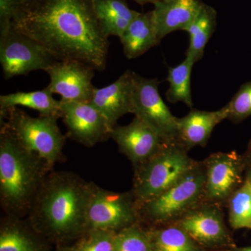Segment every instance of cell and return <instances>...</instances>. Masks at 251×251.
I'll use <instances>...</instances> for the list:
<instances>
[{"label":"cell","instance_id":"6da1fadb","mask_svg":"<svg viewBox=\"0 0 251 251\" xmlns=\"http://www.w3.org/2000/svg\"><path fill=\"white\" fill-rule=\"evenodd\" d=\"M12 27L39 42L57 61L106 67L109 40L92 0H31L18 4Z\"/></svg>","mask_w":251,"mask_h":251},{"label":"cell","instance_id":"7a4b0ae2","mask_svg":"<svg viewBox=\"0 0 251 251\" xmlns=\"http://www.w3.org/2000/svg\"><path fill=\"white\" fill-rule=\"evenodd\" d=\"M94 186L75 173L51 171L31 206L28 221L36 231L59 239L85 234Z\"/></svg>","mask_w":251,"mask_h":251},{"label":"cell","instance_id":"3957f363","mask_svg":"<svg viewBox=\"0 0 251 251\" xmlns=\"http://www.w3.org/2000/svg\"><path fill=\"white\" fill-rule=\"evenodd\" d=\"M52 168L25 148L1 126L0 129V203L6 216H27Z\"/></svg>","mask_w":251,"mask_h":251},{"label":"cell","instance_id":"277c9868","mask_svg":"<svg viewBox=\"0 0 251 251\" xmlns=\"http://www.w3.org/2000/svg\"><path fill=\"white\" fill-rule=\"evenodd\" d=\"M200 161L177 143H166L148 161L134 167L130 190L138 205L164 192Z\"/></svg>","mask_w":251,"mask_h":251},{"label":"cell","instance_id":"5b68a950","mask_svg":"<svg viewBox=\"0 0 251 251\" xmlns=\"http://www.w3.org/2000/svg\"><path fill=\"white\" fill-rule=\"evenodd\" d=\"M204 170L200 161L179 181L156 197L139 205L140 224L153 227L175 224L204 201Z\"/></svg>","mask_w":251,"mask_h":251},{"label":"cell","instance_id":"8992f818","mask_svg":"<svg viewBox=\"0 0 251 251\" xmlns=\"http://www.w3.org/2000/svg\"><path fill=\"white\" fill-rule=\"evenodd\" d=\"M0 111L1 126L6 127L23 146L52 168L62 160L66 138L57 125L59 117L41 115L33 117L17 107Z\"/></svg>","mask_w":251,"mask_h":251},{"label":"cell","instance_id":"52a82bcc","mask_svg":"<svg viewBox=\"0 0 251 251\" xmlns=\"http://www.w3.org/2000/svg\"><path fill=\"white\" fill-rule=\"evenodd\" d=\"M140 224L139 205L131 191L113 192L94 184L87 215V231L117 232Z\"/></svg>","mask_w":251,"mask_h":251},{"label":"cell","instance_id":"ba28073f","mask_svg":"<svg viewBox=\"0 0 251 251\" xmlns=\"http://www.w3.org/2000/svg\"><path fill=\"white\" fill-rule=\"evenodd\" d=\"M159 81L134 72L132 113L151 127L165 143H176L177 117L172 114L158 91Z\"/></svg>","mask_w":251,"mask_h":251},{"label":"cell","instance_id":"9c48e42d","mask_svg":"<svg viewBox=\"0 0 251 251\" xmlns=\"http://www.w3.org/2000/svg\"><path fill=\"white\" fill-rule=\"evenodd\" d=\"M57 62L39 42L11 28L0 36V62L5 79L46 69Z\"/></svg>","mask_w":251,"mask_h":251},{"label":"cell","instance_id":"30bf717a","mask_svg":"<svg viewBox=\"0 0 251 251\" xmlns=\"http://www.w3.org/2000/svg\"><path fill=\"white\" fill-rule=\"evenodd\" d=\"M198 245L206 249H233V239L226 227L223 206L202 201L175 224Z\"/></svg>","mask_w":251,"mask_h":251},{"label":"cell","instance_id":"8fae6325","mask_svg":"<svg viewBox=\"0 0 251 251\" xmlns=\"http://www.w3.org/2000/svg\"><path fill=\"white\" fill-rule=\"evenodd\" d=\"M204 170V201L224 206L244 181L242 154L235 151L211 153L202 161Z\"/></svg>","mask_w":251,"mask_h":251},{"label":"cell","instance_id":"7c38bea8","mask_svg":"<svg viewBox=\"0 0 251 251\" xmlns=\"http://www.w3.org/2000/svg\"><path fill=\"white\" fill-rule=\"evenodd\" d=\"M60 101L62 118L69 138L87 148L110 138L113 128L89 102Z\"/></svg>","mask_w":251,"mask_h":251},{"label":"cell","instance_id":"4fadbf2b","mask_svg":"<svg viewBox=\"0 0 251 251\" xmlns=\"http://www.w3.org/2000/svg\"><path fill=\"white\" fill-rule=\"evenodd\" d=\"M94 71L78 61H57L45 71L50 78L48 87L62 100L90 102L96 88L92 84Z\"/></svg>","mask_w":251,"mask_h":251},{"label":"cell","instance_id":"5bb4252c","mask_svg":"<svg viewBox=\"0 0 251 251\" xmlns=\"http://www.w3.org/2000/svg\"><path fill=\"white\" fill-rule=\"evenodd\" d=\"M110 138L133 168L148 161L166 144L151 127L137 117L128 125L115 126Z\"/></svg>","mask_w":251,"mask_h":251},{"label":"cell","instance_id":"9a60e30c","mask_svg":"<svg viewBox=\"0 0 251 251\" xmlns=\"http://www.w3.org/2000/svg\"><path fill=\"white\" fill-rule=\"evenodd\" d=\"M133 74L126 70L112 84L94 89L89 102L105 117L112 128L126 114L132 113Z\"/></svg>","mask_w":251,"mask_h":251},{"label":"cell","instance_id":"2e32d148","mask_svg":"<svg viewBox=\"0 0 251 251\" xmlns=\"http://www.w3.org/2000/svg\"><path fill=\"white\" fill-rule=\"evenodd\" d=\"M228 106L216 111L191 109L186 116L178 118L176 143L188 151L196 147H205L214 128L228 117Z\"/></svg>","mask_w":251,"mask_h":251},{"label":"cell","instance_id":"e0dca14e","mask_svg":"<svg viewBox=\"0 0 251 251\" xmlns=\"http://www.w3.org/2000/svg\"><path fill=\"white\" fill-rule=\"evenodd\" d=\"M204 3L202 0H159L152 10L160 42L173 31H187Z\"/></svg>","mask_w":251,"mask_h":251},{"label":"cell","instance_id":"ac0fdd59","mask_svg":"<svg viewBox=\"0 0 251 251\" xmlns=\"http://www.w3.org/2000/svg\"><path fill=\"white\" fill-rule=\"evenodd\" d=\"M124 53L128 59L143 55L149 50L158 45L156 23L153 11L139 14L130 23L120 38Z\"/></svg>","mask_w":251,"mask_h":251},{"label":"cell","instance_id":"d6986e66","mask_svg":"<svg viewBox=\"0 0 251 251\" xmlns=\"http://www.w3.org/2000/svg\"><path fill=\"white\" fill-rule=\"evenodd\" d=\"M94 13L107 36L121 37L140 12L130 9L126 0H92Z\"/></svg>","mask_w":251,"mask_h":251},{"label":"cell","instance_id":"ffe728a7","mask_svg":"<svg viewBox=\"0 0 251 251\" xmlns=\"http://www.w3.org/2000/svg\"><path fill=\"white\" fill-rule=\"evenodd\" d=\"M49 87L34 92H18L1 95L0 97V109L16 108L18 106L33 109L41 115L62 117L61 101L52 97Z\"/></svg>","mask_w":251,"mask_h":251},{"label":"cell","instance_id":"44dd1931","mask_svg":"<svg viewBox=\"0 0 251 251\" xmlns=\"http://www.w3.org/2000/svg\"><path fill=\"white\" fill-rule=\"evenodd\" d=\"M217 13L214 8L204 4L197 17L195 18L187 32L189 34V46L186 57L194 63L199 62L204 56V50L216 28Z\"/></svg>","mask_w":251,"mask_h":251},{"label":"cell","instance_id":"7402d4cb","mask_svg":"<svg viewBox=\"0 0 251 251\" xmlns=\"http://www.w3.org/2000/svg\"><path fill=\"white\" fill-rule=\"evenodd\" d=\"M21 219L6 216L3 219L0 251H44L43 244L29 232Z\"/></svg>","mask_w":251,"mask_h":251},{"label":"cell","instance_id":"603a6c76","mask_svg":"<svg viewBox=\"0 0 251 251\" xmlns=\"http://www.w3.org/2000/svg\"><path fill=\"white\" fill-rule=\"evenodd\" d=\"M148 230L153 251H210L198 245L184 229L175 225Z\"/></svg>","mask_w":251,"mask_h":251},{"label":"cell","instance_id":"cb8c5ba5","mask_svg":"<svg viewBox=\"0 0 251 251\" xmlns=\"http://www.w3.org/2000/svg\"><path fill=\"white\" fill-rule=\"evenodd\" d=\"M194 62L186 57L182 62L168 69L166 80L169 87L166 92V98L172 103L182 102L188 108H193L191 95V77Z\"/></svg>","mask_w":251,"mask_h":251},{"label":"cell","instance_id":"d4e9b609","mask_svg":"<svg viewBox=\"0 0 251 251\" xmlns=\"http://www.w3.org/2000/svg\"><path fill=\"white\" fill-rule=\"evenodd\" d=\"M229 223L234 229H251V186L248 181L236 190L227 201Z\"/></svg>","mask_w":251,"mask_h":251},{"label":"cell","instance_id":"484cf974","mask_svg":"<svg viewBox=\"0 0 251 251\" xmlns=\"http://www.w3.org/2000/svg\"><path fill=\"white\" fill-rule=\"evenodd\" d=\"M115 251H153L149 230L144 229L140 224L125 227L116 232Z\"/></svg>","mask_w":251,"mask_h":251},{"label":"cell","instance_id":"4316f807","mask_svg":"<svg viewBox=\"0 0 251 251\" xmlns=\"http://www.w3.org/2000/svg\"><path fill=\"white\" fill-rule=\"evenodd\" d=\"M227 105L229 121L239 124L251 117V81L243 84Z\"/></svg>","mask_w":251,"mask_h":251},{"label":"cell","instance_id":"83f0119b","mask_svg":"<svg viewBox=\"0 0 251 251\" xmlns=\"http://www.w3.org/2000/svg\"><path fill=\"white\" fill-rule=\"evenodd\" d=\"M116 232L103 229H90L81 239L76 251H115V237Z\"/></svg>","mask_w":251,"mask_h":251},{"label":"cell","instance_id":"f1b7e54d","mask_svg":"<svg viewBox=\"0 0 251 251\" xmlns=\"http://www.w3.org/2000/svg\"><path fill=\"white\" fill-rule=\"evenodd\" d=\"M17 0H0V36L7 34L18 6Z\"/></svg>","mask_w":251,"mask_h":251},{"label":"cell","instance_id":"f546056e","mask_svg":"<svg viewBox=\"0 0 251 251\" xmlns=\"http://www.w3.org/2000/svg\"><path fill=\"white\" fill-rule=\"evenodd\" d=\"M242 155L244 161V180L248 181L251 186V138L248 143L246 151Z\"/></svg>","mask_w":251,"mask_h":251},{"label":"cell","instance_id":"4dcf8cb0","mask_svg":"<svg viewBox=\"0 0 251 251\" xmlns=\"http://www.w3.org/2000/svg\"><path fill=\"white\" fill-rule=\"evenodd\" d=\"M133 1L138 3V4L143 6V5L147 4H152L154 5L156 2H158L159 0H133Z\"/></svg>","mask_w":251,"mask_h":251},{"label":"cell","instance_id":"1f68e13d","mask_svg":"<svg viewBox=\"0 0 251 251\" xmlns=\"http://www.w3.org/2000/svg\"><path fill=\"white\" fill-rule=\"evenodd\" d=\"M229 251H251V247L244 248H233Z\"/></svg>","mask_w":251,"mask_h":251},{"label":"cell","instance_id":"d6a6232c","mask_svg":"<svg viewBox=\"0 0 251 251\" xmlns=\"http://www.w3.org/2000/svg\"><path fill=\"white\" fill-rule=\"evenodd\" d=\"M58 251H76L75 248H64Z\"/></svg>","mask_w":251,"mask_h":251},{"label":"cell","instance_id":"836d02e7","mask_svg":"<svg viewBox=\"0 0 251 251\" xmlns=\"http://www.w3.org/2000/svg\"><path fill=\"white\" fill-rule=\"evenodd\" d=\"M19 4H23V3L27 2V1H31V0H17Z\"/></svg>","mask_w":251,"mask_h":251}]
</instances>
